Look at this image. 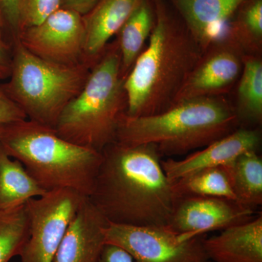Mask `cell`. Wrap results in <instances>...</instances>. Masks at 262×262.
Instances as JSON below:
<instances>
[{"instance_id":"cell-1","label":"cell","mask_w":262,"mask_h":262,"mask_svg":"<svg viewBox=\"0 0 262 262\" xmlns=\"http://www.w3.org/2000/svg\"><path fill=\"white\" fill-rule=\"evenodd\" d=\"M101 153L89 198L103 217L120 225L168 226L176 195L158 148L116 141Z\"/></svg>"},{"instance_id":"cell-2","label":"cell","mask_w":262,"mask_h":262,"mask_svg":"<svg viewBox=\"0 0 262 262\" xmlns=\"http://www.w3.org/2000/svg\"><path fill=\"white\" fill-rule=\"evenodd\" d=\"M149 39L124 80L127 116H150L173 106L204 52L185 24L175 23L160 5Z\"/></svg>"},{"instance_id":"cell-3","label":"cell","mask_w":262,"mask_h":262,"mask_svg":"<svg viewBox=\"0 0 262 262\" xmlns=\"http://www.w3.org/2000/svg\"><path fill=\"white\" fill-rule=\"evenodd\" d=\"M235 108L222 96L182 100L150 116L124 115L117 142L152 144L162 156L187 154L203 148L238 128Z\"/></svg>"},{"instance_id":"cell-4","label":"cell","mask_w":262,"mask_h":262,"mask_svg":"<svg viewBox=\"0 0 262 262\" xmlns=\"http://www.w3.org/2000/svg\"><path fill=\"white\" fill-rule=\"evenodd\" d=\"M0 144L46 192L71 189L89 198L102 153L66 140L56 130L32 120L4 125Z\"/></svg>"},{"instance_id":"cell-5","label":"cell","mask_w":262,"mask_h":262,"mask_svg":"<svg viewBox=\"0 0 262 262\" xmlns=\"http://www.w3.org/2000/svg\"><path fill=\"white\" fill-rule=\"evenodd\" d=\"M118 43L106 47L83 89L62 112L55 127L66 140L102 152L116 142L127 110Z\"/></svg>"},{"instance_id":"cell-6","label":"cell","mask_w":262,"mask_h":262,"mask_svg":"<svg viewBox=\"0 0 262 262\" xmlns=\"http://www.w3.org/2000/svg\"><path fill=\"white\" fill-rule=\"evenodd\" d=\"M89 75L87 63L62 64L42 59L16 39L9 81L2 88L27 119L55 129Z\"/></svg>"},{"instance_id":"cell-7","label":"cell","mask_w":262,"mask_h":262,"mask_svg":"<svg viewBox=\"0 0 262 262\" xmlns=\"http://www.w3.org/2000/svg\"><path fill=\"white\" fill-rule=\"evenodd\" d=\"M86 196L71 190L47 192L26 203L29 237L20 262H53L66 231Z\"/></svg>"},{"instance_id":"cell-8","label":"cell","mask_w":262,"mask_h":262,"mask_svg":"<svg viewBox=\"0 0 262 262\" xmlns=\"http://www.w3.org/2000/svg\"><path fill=\"white\" fill-rule=\"evenodd\" d=\"M204 235L184 239L167 226H134L108 222L106 244L130 255L134 262H205Z\"/></svg>"},{"instance_id":"cell-9","label":"cell","mask_w":262,"mask_h":262,"mask_svg":"<svg viewBox=\"0 0 262 262\" xmlns=\"http://www.w3.org/2000/svg\"><path fill=\"white\" fill-rule=\"evenodd\" d=\"M256 211L237 201L218 196H176L167 227L184 239L223 230L252 220Z\"/></svg>"},{"instance_id":"cell-10","label":"cell","mask_w":262,"mask_h":262,"mask_svg":"<svg viewBox=\"0 0 262 262\" xmlns=\"http://www.w3.org/2000/svg\"><path fill=\"white\" fill-rule=\"evenodd\" d=\"M244 51L228 34L212 43L188 76L175 103L228 92L242 72Z\"/></svg>"},{"instance_id":"cell-11","label":"cell","mask_w":262,"mask_h":262,"mask_svg":"<svg viewBox=\"0 0 262 262\" xmlns=\"http://www.w3.org/2000/svg\"><path fill=\"white\" fill-rule=\"evenodd\" d=\"M17 39L42 59L62 64L80 63L83 56V18L75 11L60 8L42 23L22 30Z\"/></svg>"},{"instance_id":"cell-12","label":"cell","mask_w":262,"mask_h":262,"mask_svg":"<svg viewBox=\"0 0 262 262\" xmlns=\"http://www.w3.org/2000/svg\"><path fill=\"white\" fill-rule=\"evenodd\" d=\"M261 142L258 129L238 127L184 159L162 160V167L169 180L174 182L203 169L229 165L244 153L257 151Z\"/></svg>"},{"instance_id":"cell-13","label":"cell","mask_w":262,"mask_h":262,"mask_svg":"<svg viewBox=\"0 0 262 262\" xmlns=\"http://www.w3.org/2000/svg\"><path fill=\"white\" fill-rule=\"evenodd\" d=\"M108 221L86 198L72 220L53 262H98Z\"/></svg>"},{"instance_id":"cell-14","label":"cell","mask_w":262,"mask_h":262,"mask_svg":"<svg viewBox=\"0 0 262 262\" xmlns=\"http://www.w3.org/2000/svg\"><path fill=\"white\" fill-rule=\"evenodd\" d=\"M193 37L206 51L227 35L226 23L246 0H171Z\"/></svg>"},{"instance_id":"cell-15","label":"cell","mask_w":262,"mask_h":262,"mask_svg":"<svg viewBox=\"0 0 262 262\" xmlns=\"http://www.w3.org/2000/svg\"><path fill=\"white\" fill-rule=\"evenodd\" d=\"M205 251L213 262H262V215L205 237Z\"/></svg>"},{"instance_id":"cell-16","label":"cell","mask_w":262,"mask_h":262,"mask_svg":"<svg viewBox=\"0 0 262 262\" xmlns=\"http://www.w3.org/2000/svg\"><path fill=\"white\" fill-rule=\"evenodd\" d=\"M142 0H101L83 19V55L100 58L111 37L120 32Z\"/></svg>"},{"instance_id":"cell-17","label":"cell","mask_w":262,"mask_h":262,"mask_svg":"<svg viewBox=\"0 0 262 262\" xmlns=\"http://www.w3.org/2000/svg\"><path fill=\"white\" fill-rule=\"evenodd\" d=\"M46 192L21 163L7 154L0 144V211L23 206Z\"/></svg>"},{"instance_id":"cell-18","label":"cell","mask_w":262,"mask_h":262,"mask_svg":"<svg viewBox=\"0 0 262 262\" xmlns=\"http://www.w3.org/2000/svg\"><path fill=\"white\" fill-rule=\"evenodd\" d=\"M152 10L146 0H142L120 30L118 46L121 56V75H128L142 52L154 26Z\"/></svg>"},{"instance_id":"cell-19","label":"cell","mask_w":262,"mask_h":262,"mask_svg":"<svg viewBox=\"0 0 262 262\" xmlns=\"http://www.w3.org/2000/svg\"><path fill=\"white\" fill-rule=\"evenodd\" d=\"M172 182L176 196H218L236 201L230 164L203 169Z\"/></svg>"},{"instance_id":"cell-20","label":"cell","mask_w":262,"mask_h":262,"mask_svg":"<svg viewBox=\"0 0 262 262\" xmlns=\"http://www.w3.org/2000/svg\"><path fill=\"white\" fill-rule=\"evenodd\" d=\"M236 114L239 124H260L262 120V62L261 58L245 56L237 89Z\"/></svg>"},{"instance_id":"cell-21","label":"cell","mask_w":262,"mask_h":262,"mask_svg":"<svg viewBox=\"0 0 262 262\" xmlns=\"http://www.w3.org/2000/svg\"><path fill=\"white\" fill-rule=\"evenodd\" d=\"M236 201L256 211L262 204V160L257 151L239 155L230 164Z\"/></svg>"},{"instance_id":"cell-22","label":"cell","mask_w":262,"mask_h":262,"mask_svg":"<svg viewBox=\"0 0 262 262\" xmlns=\"http://www.w3.org/2000/svg\"><path fill=\"white\" fill-rule=\"evenodd\" d=\"M29 223L26 204L0 211V262L20 256L29 237Z\"/></svg>"},{"instance_id":"cell-23","label":"cell","mask_w":262,"mask_h":262,"mask_svg":"<svg viewBox=\"0 0 262 262\" xmlns=\"http://www.w3.org/2000/svg\"><path fill=\"white\" fill-rule=\"evenodd\" d=\"M229 34L244 51L258 52L262 43V0H253L245 8L238 24Z\"/></svg>"},{"instance_id":"cell-24","label":"cell","mask_w":262,"mask_h":262,"mask_svg":"<svg viewBox=\"0 0 262 262\" xmlns=\"http://www.w3.org/2000/svg\"><path fill=\"white\" fill-rule=\"evenodd\" d=\"M61 6V0H20L19 33L42 23Z\"/></svg>"},{"instance_id":"cell-25","label":"cell","mask_w":262,"mask_h":262,"mask_svg":"<svg viewBox=\"0 0 262 262\" xmlns=\"http://www.w3.org/2000/svg\"><path fill=\"white\" fill-rule=\"evenodd\" d=\"M27 120V115L0 88V125H7Z\"/></svg>"},{"instance_id":"cell-26","label":"cell","mask_w":262,"mask_h":262,"mask_svg":"<svg viewBox=\"0 0 262 262\" xmlns=\"http://www.w3.org/2000/svg\"><path fill=\"white\" fill-rule=\"evenodd\" d=\"M20 0H0V18L18 35L20 27L19 8Z\"/></svg>"},{"instance_id":"cell-27","label":"cell","mask_w":262,"mask_h":262,"mask_svg":"<svg viewBox=\"0 0 262 262\" xmlns=\"http://www.w3.org/2000/svg\"><path fill=\"white\" fill-rule=\"evenodd\" d=\"M98 262H134V260L122 248L115 245L106 244Z\"/></svg>"},{"instance_id":"cell-28","label":"cell","mask_w":262,"mask_h":262,"mask_svg":"<svg viewBox=\"0 0 262 262\" xmlns=\"http://www.w3.org/2000/svg\"><path fill=\"white\" fill-rule=\"evenodd\" d=\"M100 0H61L63 8L75 11L80 15H87Z\"/></svg>"},{"instance_id":"cell-29","label":"cell","mask_w":262,"mask_h":262,"mask_svg":"<svg viewBox=\"0 0 262 262\" xmlns=\"http://www.w3.org/2000/svg\"><path fill=\"white\" fill-rule=\"evenodd\" d=\"M12 59L9 47L3 39H0V80L9 78Z\"/></svg>"},{"instance_id":"cell-30","label":"cell","mask_w":262,"mask_h":262,"mask_svg":"<svg viewBox=\"0 0 262 262\" xmlns=\"http://www.w3.org/2000/svg\"><path fill=\"white\" fill-rule=\"evenodd\" d=\"M2 29H3V27H2L1 18H0V39H3V32H2Z\"/></svg>"},{"instance_id":"cell-31","label":"cell","mask_w":262,"mask_h":262,"mask_svg":"<svg viewBox=\"0 0 262 262\" xmlns=\"http://www.w3.org/2000/svg\"><path fill=\"white\" fill-rule=\"evenodd\" d=\"M3 127L4 125H0V139H1L2 134H3Z\"/></svg>"},{"instance_id":"cell-32","label":"cell","mask_w":262,"mask_h":262,"mask_svg":"<svg viewBox=\"0 0 262 262\" xmlns=\"http://www.w3.org/2000/svg\"><path fill=\"white\" fill-rule=\"evenodd\" d=\"M205 262H213V261H211V260H207V261H205Z\"/></svg>"}]
</instances>
